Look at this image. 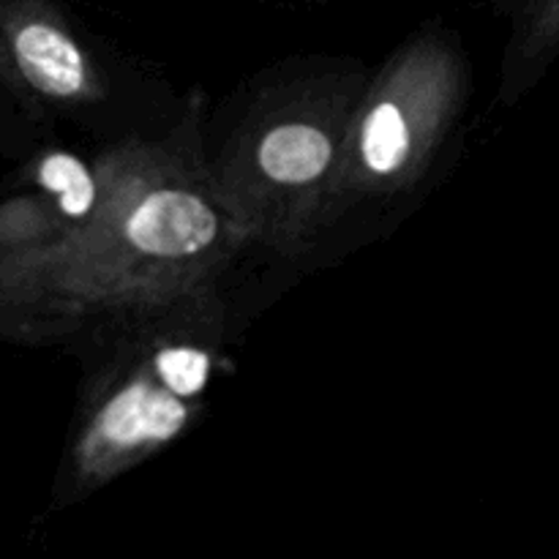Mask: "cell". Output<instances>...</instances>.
<instances>
[{
    "mask_svg": "<svg viewBox=\"0 0 559 559\" xmlns=\"http://www.w3.org/2000/svg\"><path fill=\"white\" fill-rule=\"evenodd\" d=\"M126 233L145 254L186 257L202 251L216 238V216L200 197L156 191L136 207Z\"/></svg>",
    "mask_w": 559,
    "mask_h": 559,
    "instance_id": "obj_1",
    "label": "cell"
},
{
    "mask_svg": "<svg viewBox=\"0 0 559 559\" xmlns=\"http://www.w3.org/2000/svg\"><path fill=\"white\" fill-rule=\"evenodd\" d=\"M186 424V407L169 393L156 388L131 385L107 404L98 418V435L112 445H142V442H164Z\"/></svg>",
    "mask_w": 559,
    "mask_h": 559,
    "instance_id": "obj_2",
    "label": "cell"
},
{
    "mask_svg": "<svg viewBox=\"0 0 559 559\" xmlns=\"http://www.w3.org/2000/svg\"><path fill=\"white\" fill-rule=\"evenodd\" d=\"M20 69L38 91L49 96H74L85 82L80 49L69 36L44 22H31L14 36Z\"/></svg>",
    "mask_w": 559,
    "mask_h": 559,
    "instance_id": "obj_3",
    "label": "cell"
},
{
    "mask_svg": "<svg viewBox=\"0 0 559 559\" xmlns=\"http://www.w3.org/2000/svg\"><path fill=\"white\" fill-rule=\"evenodd\" d=\"M331 142L311 126H278L260 145V167L282 183H306L325 173Z\"/></svg>",
    "mask_w": 559,
    "mask_h": 559,
    "instance_id": "obj_4",
    "label": "cell"
},
{
    "mask_svg": "<svg viewBox=\"0 0 559 559\" xmlns=\"http://www.w3.org/2000/svg\"><path fill=\"white\" fill-rule=\"evenodd\" d=\"M409 151L407 123L393 104H380L364 129V158L374 173H393Z\"/></svg>",
    "mask_w": 559,
    "mask_h": 559,
    "instance_id": "obj_5",
    "label": "cell"
},
{
    "mask_svg": "<svg viewBox=\"0 0 559 559\" xmlns=\"http://www.w3.org/2000/svg\"><path fill=\"white\" fill-rule=\"evenodd\" d=\"M38 180L44 183V189L58 194L60 211L66 216L80 218L91 211L96 189H93L91 173L74 156L55 153V156L44 158L41 169H38Z\"/></svg>",
    "mask_w": 559,
    "mask_h": 559,
    "instance_id": "obj_6",
    "label": "cell"
},
{
    "mask_svg": "<svg viewBox=\"0 0 559 559\" xmlns=\"http://www.w3.org/2000/svg\"><path fill=\"white\" fill-rule=\"evenodd\" d=\"M164 385L175 396H194L207 382V358L197 349H164L156 360Z\"/></svg>",
    "mask_w": 559,
    "mask_h": 559,
    "instance_id": "obj_7",
    "label": "cell"
}]
</instances>
